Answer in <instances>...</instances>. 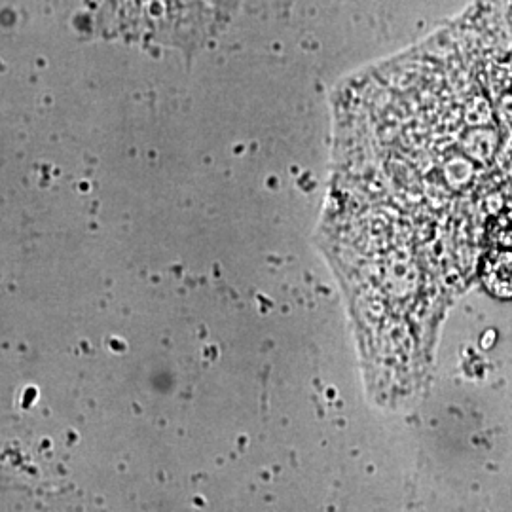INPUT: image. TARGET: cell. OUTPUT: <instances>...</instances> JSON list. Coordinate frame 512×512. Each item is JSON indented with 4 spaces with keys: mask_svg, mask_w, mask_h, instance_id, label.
Masks as SVG:
<instances>
[{
    "mask_svg": "<svg viewBox=\"0 0 512 512\" xmlns=\"http://www.w3.org/2000/svg\"><path fill=\"white\" fill-rule=\"evenodd\" d=\"M482 283L497 298H512V251L495 249L484 256L480 266Z\"/></svg>",
    "mask_w": 512,
    "mask_h": 512,
    "instance_id": "obj_1",
    "label": "cell"
}]
</instances>
